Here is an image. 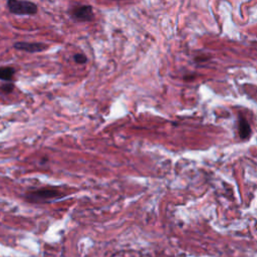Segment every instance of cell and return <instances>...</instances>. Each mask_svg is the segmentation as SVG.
Listing matches in <instances>:
<instances>
[{
	"label": "cell",
	"mask_w": 257,
	"mask_h": 257,
	"mask_svg": "<svg viewBox=\"0 0 257 257\" xmlns=\"http://www.w3.org/2000/svg\"><path fill=\"white\" fill-rule=\"evenodd\" d=\"M61 198H63V194L53 188H41L27 193V199L30 202H48Z\"/></svg>",
	"instance_id": "cell-1"
},
{
	"label": "cell",
	"mask_w": 257,
	"mask_h": 257,
	"mask_svg": "<svg viewBox=\"0 0 257 257\" xmlns=\"http://www.w3.org/2000/svg\"><path fill=\"white\" fill-rule=\"evenodd\" d=\"M7 6L9 11L16 15H34L37 12L36 4L27 0H8Z\"/></svg>",
	"instance_id": "cell-2"
},
{
	"label": "cell",
	"mask_w": 257,
	"mask_h": 257,
	"mask_svg": "<svg viewBox=\"0 0 257 257\" xmlns=\"http://www.w3.org/2000/svg\"><path fill=\"white\" fill-rule=\"evenodd\" d=\"M71 15L79 21H89L93 18L92 7L90 5H77L72 8Z\"/></svg>",
	"instance_id": "cell-3"
},
{
	"label": "cell",
	"mask_w": 257,
	"mask_h": 257,
	"mask_svg": "<svg viewBox=\"0 0 257 257\" xmlns=\"http://www.w3.org/2000/svg\"><path fill=\"white\" fill-rule=\"evenodd\" d=\"M13 47L17 50H22L26 52H40L45 49H47V45L44 43H39V42H25V41H20V42H15Z\"/></svg>",
	"instance_id": "cell-4"
},
{
	"label": "cell",
	"mask_w": 257,
	"mask_h": 257,
	"mask_svg": "<svg viewBox=\"0 0 257 257\" xmlns=\"http://www.w3.org/2000/svg\"><path fill=\"white\" fill-rule=\"evenodd\" d=\"M238 131H239V136L242 140H246L250 137L251 134V127L249 122L247 121L246 118H244L242 115H239V120H238Z\"/></svg>",
	"instance_id": "cell-5"
},
{
	"label": "cell",
	"mask_w": 257,
	"mask_h": 257,
	"mask_svg": "<svg viewBox=\"0 0 257 257\" xmlns=\"http://www.w3.org/2000/svg\"><path fill=\"white\" fill-rule=\"evenodd\" d=\"M15 74V68L11 66L0 67V80L11 81Z\"/></svg>",
	"instance_id": "cell-6"
},
{
	"label": "cell",
	"mask_w": 257,
	"mask_h": 257,
	"mask_svg": "<svg viewBox=\"0 0 257 257\" xmlns=\"http://www.w3.org/2000/svg\"><path fill=\"white\" fill-rule=\"evenodd\" d=\"M74 60L78 64H83V63H85L87 61V57L84 54H82V53H78V54L74 55Z\"/></svg>",
	"instance_id": "cell-7"
}]
</instances>
